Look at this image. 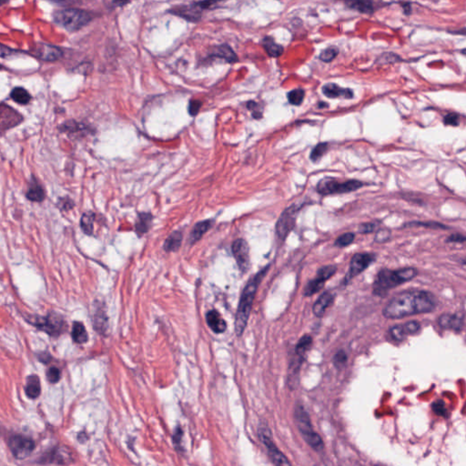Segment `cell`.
Segmentation results:
<instances>
[{"mask_svg":"<svg viewBox=\"0 0 466 466\" xmlns=\"http://www.w3.org/2000/svg\"><path fill=\"white\" fill-rule=\"evenodd\" d=\"M259 436L264 444L269 459L275 466H292L287 457L281 453L271 438V433L267 426H261L259 429Z\"/></svg>","mask_w":466,"mask_h":466,"instance_id":"9c48e42d","label":"cell"},{"mask_svg":"<svg viewBox=\"0 0 466 466\" xmlns=\"http://www.w3.org/2000/svg\"><path fill=\"white\" fill-rule=\"evenodd\" d=\"M8 447L17 459H25L34 451L36 443L30 437L13 435L8 439Z\"/></svg>","mask_w":466,"mask_h":466,"instance_id":"8fae6325","label":"cell"},{"mask_svg":"<svg viewBox=\"0 0 466 466\" xmlns=\"http://www.w3.org/2000/svg\"><path fill=\"white\" fill-rule=\"evenodd\" d=\"M182 239H183V235L181 232H179V231L173 232L165 240L164 245H163L164 250L167 252L178 251L181 246Z\"/></svg>","mask_w":466,"mask_h":466,"instance_id":"d4e9b609","label":"cell"},{"mask_svg":"<svg viewBox=\"0 0 466 466\" xmlns=\"http://www.w3.org/2000/svg\"><path fill=\"white\" fill-rule=\"evenodd\" d=\"M33 53L38 59L46 60V61H55V60H60L63 55L60 48L52 45H48V44L36 45L33 50Z\"/></svg>","mask_w":466,"mask_h":466,"instance_id":"9a60e30c","label":"cell"},{"mask_svg":"<svg viewBox=\"0 0 466 466\" xmlns=\"http://www.w3.org/2000/svg\"><path fill=\"white\" fill-rule=\"evenodd\" d=\"M10 97L14 101L17 102L18 104L22 105H27L31 100L30 93L23 88H16L12 90Z\"/></svg>","mask_w":466,"mask_h":466,"instance_id":"d6a6232c","label":"cell"},{"mask_svg":"<svg viewBox=\"0 0 466 466\" xmlns=\"http://www.w3.org/2000/svg\"><path fill=\"white\" fill-rule=\"evenodd\" d=\"M338 54H339L338 48L330 47V48H325L324 50L322 51V53L320 54V60L323 61V62H326V63L331 62V61L334 60Z\"/></svg>","mask_w":466,"mask_h":466,"instance_id":"f35d334b","label":"cell"},{"mask_svg":"<svg viewBox=\"0 0 466 466\" xmlns=\"http://www.w3.org/2000/svg\"><path fill=\"white\" fill-rule=\"evenodd\" d=\"M392 237V232L388 229H382L377 231L376 235L374 237V241L377 243H384L388 241Z\"/></svg>","mask_w":466,"mask_h":466,"instance_id":"7bdbcfd3","label":"cell"},{"mask_svg":"<svg viewBox=\"0 0 466 466\" xmlns=\"http://www.w3.org/2000/svg\"><path fill=\"white\" fill-rule=\"evenodd\" d=\"M323 94L327 98L330 99H335V98H344L347 100L353 99V91L351 89H343L340 88L337 84L327 83L325 84L322 89Z\"/></svg>","mask_w":466,"mask_h":466,"instance_id":"e0dca14e","label":"cell"},{"mask_svg":"<svg viewBox=\"0 0 466 466\" xmlns=\"http://www.w3.org/2000/svg\"><path fill=\"white\" fill-rule=\"evenodd\" d=\"M327 280L320 274H316V277L311 281H308L303 289V296L311 297L312 295L319 293L323 287Z\"/></svg>","mask_w":466,"mask_h":466,"instance_id":"603a6c76","label":"cell"},{"mask_svg":"<svg viewBox=\"0 0 466 466\" xmlns=\"http://www.w3.org/2000/svg\"><path fill=\"white\" fill-rule=\"evenodd\" d=\"M37 358L39 360V362H41L43 364L47 365V364H48V363L50 362V360L52 359V356H51L49 353H42L37 355Z\"/></svg>","mask_w":466,"mask_h":466,"instance_id":"681fc988","label":"cell"},{"mask_svg":"<svg viewBox=\"0 0 466 466\" xmlns=\"http://www.w3.org/2000/svg\"><path fill=\"white\" fill-rule=\"evenodd\" d=\"M355 239V234L353 233H346L339 236L335 240L334 245L339 248H344L351 245Z\"/></svg>","mask_w":466,"mask_h":466,"instance_id":"74e56055","label":"cell"},{"mask_svg":"<svg viewBox=\"0 0 466 466\" xmlns=\"http://www.w3.org/2000/svg\"><path fill=\"white\" fill-rule=\"evenodd\" d=\"M352 9H355L360 13L370 15L374 11L373 3L370 1H350L345 3Z\"/></svg>","mask_w":466,"mask_h":466,"instance_id":"1f68e13d","label":"cell"},{"mask_svg":"<svg viewBox=\"0 0 466 466\" xmlns=\"http://www.w3.org/2000/svg\"><path fill=\"white\" fill-rule=\"evenodd\" d=\"M213 226V221L212 220H206V221H200L194 226L192 230V233L190 235V244H195L197 241L201 239L205 233L209 231L210 228Z\"/></svg>","mask_w":466,"mask_h":466,"instance_id":"ffe728a7","label":"cell"},{"mask_svg":"<svg viewBox=\"0 0 466 466\" xmlns=\"http://www.w3.org/2000/svg\"><path fill=\"white\" fill-rule=\"evenodd\" d=\"M200 107H201L200 101L191 100L190 104H189V113L191 114L192 116H196L199 113Z\"/></svg>","mask_w":466,"mask_h":466,"instance_id":"bcb514c9","label":"cell"},{"mask_svg":"<svg viewBox=\"0 0 466 466\" xmlns=\"http://www.w3.org/2000/svg\"><path fill=\"white\" fill-rule=\"evenodd\" d=\"M72 340L77 344H84L89 340V334L84 324L80 322H74L71 331Z\"/></svg>","mask_w":466,"mask_h":466,"instance_id":"cb8c5ba5","label":"cell"},{"mask_svg":"<svg viewBox=\"0 0 466 466\" xmlns=\"http://www.w3.org/2000/svg\"><path fill=\"white\" fill-rule=\"evenodd\" d=\"M213 57L220 58L221 60H225L228 63H234L236 62L238 58L237 55L234 53L233 49L228 45H221L215 48V50L212 54Z\"/></svg>","mask_w":466,"mask_h":466,"instance_id":"4316f807","label":"cell"},{"mask_svg":"<svg viewBox=\"0 0 466 466\" xmlns=\"http://www.w3.org/2000/svg\"><path fill=\"white\" fill-rule=\"evenodd\" d=\"M288 100L294 106L300 105L305 98V91L302 89H295L290 91L287 95Z\"/></svg>","mask_w":466,"mask_h":466,"instance_id":"e575fe53","label":"cell"},{"mask_svg":"<svg viewBox=\"0 0 466 466\" xmlns=\"http://www.w3.org/2000/svg\"><path fill=\"white\" fill-rule=\"evenodd\" d=\"M302 206L303 204H293L281 213L276 223V234L281 240H285L289 234L293 232L296 225L300 209L302 208Z\"/></svg>","mask_w":466,"mask_h":466,"instance_id":"ba28073f","label":"cell"},{"mask_svg":"<svg viewBox=\"0 0 466 466\" xmlns=\"http://www.w3.org/2000/svg\"><path fill=\"white\" fill-rule=\"evenodd\" d=\"M93 325L94 329L96 330L97 333H99L100 334L104 335L108 331V317L106 311L104 309H102L101 307H99L94 313Z\"/></svg>","mask_w":466,"mask_h":466,"instance_id":"44dd1931","label":"cell"},{"mask_svg":"<svg viewBox=\"0 0 466 466\" xmlns=\"http://www.w3.org/2000/svg\"><path fill=\"white\" fill-rule=\"evenodd\" d=\"M12 53L13 50H11L10 48L0 44V57H6V56H9Z\"/></svg>","mask_w":466,"mask_h":466,"instance_id":"816d5d0a","label":"cell"},{"mask_svg":"<svg viewBox=\"0 0 466 466\" xmlns=\"http://www.w3.org/2000/svg\"><path fill=\"white\" fill-rule=\"evenodd\" d=\"M26 196L30 201L41 202L45 199V192L41 186L34 182L30 186Z\"/></svg>","mask_w":466,"mask_h":466,"instance_id":"4dcf8cb0","label":"cell"},{"mask_svg":"<svg viewBox=\"0 0 466 466\" xmlns=\"http://www.w3.org/2000/svg\"><path fill=\"white\" fill-rule=\"evenodd\" d=\"M294 421L307 444L317 452H321L324 446L323 439L313 429L309 413L305 410L302 404L298 403L295 405Z\"/></svg>","mask_w":466,"mask_h":466,"instance_id":"277c9868","label":"cell"},{"mask_svg":"<svg viewBox=\"0 0 466 466\" xmlns=\"http://www.w3.org/2000/svg\"><path fill=\"white\" fill-rule=\"evenodd\" d=\"M25 392L30 399H36L41 394V384L39 377L35 374L28 377L25 386Z\"/></svg>","mask_w":466,"mask_h":466,"instance_id":"7402d4cb","label":"cell"},{"mask_svg":"<svg viewBox=\"0 0 466 466\" xmlns=\"http://www.w3.org/2000/svg\"><path fill=\"white\" fill-rule=\"evenodd\" d=\"M42 463H58V464H65L67 458L61 455L59 450H52L49 453L43 456Z\"/></svg>","mask_w":466,"mask_h":466,"instance_id":"8d00e7d4","label":"cell"},{"mask_svg":"<svg viewBox=\"0 0 466 466\" xmlns=\"http://www.w3.org/2000/svg\"><path fill=\"white\" fill-rule=\"evenodd\" d=\"M27 321L52 338H59L67 333L68 328L66 319L56 311H50L46 316L30 317Z\"/></svg>","mask_w":466,"mask_h":466,"instance_id":"5b68a950","label":"cell"},{"mask_svg":"<svg viewBox=\"0 0 466 466\" xmlns=\"http://www.w3.org/2000/svg\"><path fill=\"white\" fill-rule=\"evenodd\" d=\"M90 13L78 8H65L55 13V22L69 31L80 30L91 20Z\"/></svg>","mask_w":466,"mask_h":466,"instance_id":"8992f818","label":"cell"},{"mask_svg":"<svg viewBox=\"0 0 466 466\" xmlns=\"http://www.w3.org/2000/svg\"><path fill=\"white\" fill-rule=\"evenodd\" d=\"M328 149H329V144L326 143V142H323V143H319L316 145L312 149L311 154H310V159H311V162H317L318 161H320L323 156L325 155V153L327 152Z\"/></svg>","mask_w":466,"mask_h":466,"instance_id":"836d02e7","label":"cell"},{"mask_svg":"<svg viewBox=\"0 0 466 466\" xmlns=\"http://www.w3.org/2000/svg\"><path fill=\"white\" fill-rule=\"evenodd\" d=\"M233 254L241 272H247L251 266L250 248L245 239H238L233 242Z\"/></svg>","mask_w":466,"mask_h":466,"instance_id":"7c38bea8","label":"cell"},{"mask_svg":"<svg viewBox=\"0 0 466 466\" xmlns=\"http://www.w3.org/2000/svg\"><path fill=\"white\" fill-rule=\"evenodd\" d=\"M269 269V265H267L263 269H261L250 279V281H248L243 289L235 318V332L238 336H241L245 330L251 314L253 300L255 299L257 293L258 287Z\"/></svg>","mask_w":466,"mask_h":466,"instance_id":"7a4b0ae2","label":"cell"},{"mask_svg":"<svg viewBox=\"0 0 466 466\" xmlns=\"http://www.w3.org/2000/svg\"><path fill=\"white\" fill-rule=\"evenodd\" d=\"M96 215L92 211L85 212L80 220V227L85 234L91 236L94 232V222Z\"/></svg>","mask_w":466,"mask_h":466,"instance_id":"f546056e","label":"cell"},{"mask_svg":"<svg viewBox=\"0 0 466 466\" xmlns=\"http://www.w3.org/2000/svg\"><path fill=\"white\" fill-rule=\"evenodd\" d=\"M181 437H182V431L180 428L177 429V431L175 432L173 435V441L175 445H179L180 444V441H181Z\"/></svg>","mask_w":466,"mask_h":466,"instance_id":"f907efd6","label":"cell"},{"mask_svg":"<svg viewBox=\"0 0 466 466\" xmlns=\"http://www.w3.org/2000/svg\"><path fill=\"white\" fill-rule=\"evenodd\" d=\"M312 342H313V340H312V337L311 335H303L297 342V344L295 346V350H294V353L297 356L305 360L306 353L311 350Z\"/></svg>","mask_w":466,"mask_h":466,"instance_id":"83f0119b","label":"cell"},{"mask_svg":"<svg viewBox=\"0 0 466 466\" xmlns=\"http://www.w3.org/2000/svg\"><path fill=\"white\" fill-rule=\"evenodd\" d=\"M335 294L331 293V292H324V293L317 299L315 303L312 306V312L315 316L318 318H323V315L327 311V309L330 308L334 302Z\"/></svg>","mask_w":466,"mask_h":466,"instance_id":"2e32d148","label":"cell"},{"mask_svg":"<svg viewBox=\"0 0 466 466\" xmlns=\"http://www.w3.org/2000/svg\"><path fill=\"white\" fill-rule=\"evenodd\" d=\"M347 361H348V355L343 350L338 351L333 357V363L335 367L338 369H341V367L346 365Z\"/></svg>","mask_w":466,"mask_h":466,"instance_id":"60d3db41","label":"cell"},{"mask_svg":"<svg viewBox=\"0 0 466 466\" xmlns=\"http://www.w3.org/2000/svg\"><path fill=\"white\" fill-rule=\"evenodd\" d=\"M446 241L452 243H464L466 241V237L459 233H454L449 236Z\"/></svg>","mask_w":466,"mask_h":466,"instance_id":"7dc6e473","label":"cell"},{"mask_svg":"<svg viewBox=\"0 0 466 466\" xmlns=\"http://www.w3.org/2000/svg\"><path fill=\"white\" fill-rule=\"evenodd\" d=\"M418 274V270L413 267H405L398 269H381L372 284V293L379 297H384L395 288L412 281Z\"/></svg>","mask_w":466,"mask_h":466,"instance_id":"3957f363","label":"cell"},{"mask_svg":"<svg viewBox=\"0 0 466 466\" xmlns=\"http://www.w3.org/2000/svg\"><path fill=\"white\" fill-rule=\"evenodd\" d=\"M438 300L430 292L412 290L398 293L383 308V315L387 319L429 313L436 309Z\"/></svg>","mask_w":466,"mask_h":466,"instance_id":"6da1fadb","label":"cell"},{"mask_svg":"<svg viewBox=\"0 0 466 466\" xmlns=\"http://www.w3.org/2000/svg\"><path fill=\"white\" fill-rule=\"evenodd\" d=\"M375 260H376V256L373 253H369V252L355 253L351 260L350 268L344 278V284H348L356 276H358L363 271H365L371 263L375 262Z\"/></svg>","mask_w":466,"mask_h":466,"instance_id":"30bf717a","label":"cell"},{"mask_svg":"<svg viewBox=\"0 0 466 466\" xmlns=\"http://www.w3.org/2000/svg\"><path fill=\"white\" fill-rule=\"evenodd\" d=\"M200 8V7L198 6L197 3H194L192 6H178L172 10V13L188 20L198 21L200 18V12L199 11Z\"/></svg>","mask_w":466,"mask_h":466,"instance_id":"d6986e66","label":"cell"},{"mask_svg":"<svg viewBox=\"0 0 466 466\" xmlns=\"http://www.w3.org/2000/svg\"><path fill=\"white\" fill-rule=\"evenodd\" d=\"M207 323L209 328L212 330L215 333H222L227 330V323L225 320L221 317L219 311L216 310L209 311L207 313Z\"/></svg>","mask_w":466,"mask_h":466,"instance_id":"ac0fdd59","label":"cell"},{"mask_svg":"<svg viewBox=\"0 0 466 466\" xmlns=\"http://www.w3.org/2000/svg\"><path fill=\"white\" fill-rule=\"evenodd\" d=\"M47 379L50 383H59L61 379V370L56 366H52L48 368L47 370Z\"/></svg>","mask_w":466,"mask_h":466,"instance_id":"b9f144b4","label":"cell"},{"mask_svg":"<svg viewBox=\"0 0 466 466\" xmlns=\"http://www.w3.org/2000/svg\"><path fill=\"white\" fill-rule=\"evenodd\" d=\"M152 221V216L150 213H140L137 217L136 224H135V229L137 236H142L145 233H148L150 230V224Z\"/></svg>","mask_w":466,"mask_h":466,"instance_id":"f1b7e54d","label":"cell"},{"mask_svg":"<svg viewBox=\"0 0 466 466\" xmlns=\"http://www.w3.org/2000/svg\"><path fill=\"white\" fill-rule=\"evenodd\" d=\"M263 46L266 52L271 58H279L283 53V47L277 44L274 39L270 36H266L263 38Z\"/></svg>","mask_w":466,"mask_h":466,"instance_id":"484cf974","label":"cell"},{"mask_svg":"<svg viewBox=\"0 0 466 466\" xmlns=\"http://www.w3.org/2000/svg\"><path fill=\"white\" fill-rule=\"evenodd\" d=\"M365 183L357 179H350L343 182H340L338 179L326 177L321 179L316 186V191L319 194L323 196L333 195V194H343L349 192H355L363 188Z\"/></svg>","mask_w":466,"mask_h":466,"instance_id":"52a82bcc","label":"cell"},{"mask_svg":"<svg viewBox=\"0 0 466 466\" xmlns=\"http://www.w3.org/2000/svg\"><path fill=\"white\" fill-rule=\"evenodd\" d=\"M400 5L402 6L403 8V11L406 14V15H410L411 12H412V7H411V3H408V2H405V3H400Z\"/></svg>","mask_w":466,"mask_h":466,"instance_id":"f5cc1de1","label":"cell"},{"mask_svg":"<svg viewBox=\"0 0 466 466\" xmlns=\"http://www.w3.org/2000/svg\"><path fill=\"white\" fill-rule=\"evenodd\" d=\"M60 207L61 209L68 210V209H71L72 208L74 207V202L72 201L71 200L65 199V200H63L60 201Z\"/></svg>","mask_w":466,"mask_h":466,"instance_id":"c3c4849f","label":"cell"},{"mask_svg":"<svg viewBox=\"0 0 466 466\" xmlns=\"http://www.w3.org/2000/svg\"><path fill=\"white\" fill-rule=\"evenodd\" d=\"M464 314L460 312L444 313L439 317L437 323L442 329L451 330L458 333L464 327Z\"/></svg>","mask_w":466,"mask_h":466,"instance_id":"5bb4252c","label":"cell"},{"mask_svg":"<svg viewBox=\"0 0 466 466\" xmlns=\"http://www.w3.org/2000/svg\"><path fill=\"white\" fill-rule=\"evenodd\" d=\"M443 123L444 125L453 126V127H457L460 123V118L459 115L456 113H449L443 118Z\"/></svg>","mask_w":466,"mask_h":466,"instance_id":"ee69618b","label":"cell"},{"mask_svg":"<svg viewBox=\"0 0 466 466\" xmlns=\"http://www.w3.org/2000/svg\"><path fill=\"white\" fill-rule=\"evenodd\" d=\"M421 331V324L417 321H410L403 324L395 325L390 329V335L395 341H401L408 336L416 334Z\"/></svg>","mask_w":466,"mask_h":466,"instance_id":"4fadbf2b","label":"cell"},{"mask_svg":"<svg viewBox=\"0 0 466 466\" xmlns=\"http://www.w3.org/2000/svg\"><path fill=\"white\" fill-rule=\"evenodd\" d=\"M427 227L431 229H442L445 230L447 227L443 225L440 222H435V221H412L410 223H407L404 225V227Z\"/></svg>","mask_w":466,"mask_h":466,"instance_id":"d590c367","label":"cell"},{"mask_svg":"<svg viewBox=\"0 0 466 466\" xmlns=\"http://www.w3.org/2000/svg\"><path fill=\"white\" fill-rule=\"evenodd\" d=\"M323 107H328V104H326V103H322V102H321V103L319 104V108H323Z\"/></svg>","mask_w":466,"mask_h":466,"instance_id":"db71d44e","label":"cell"},{"mask_svg":"<svg viewBox=\"0 0 466 466\" xmlns=\"http://www.w3.org/2000/svg\"><path fill=\"white\" fill-rule=\"evenodd\" d=\"M380 221H370L362 223L358 226V232L361 234H369L379 229Z\"/></svg>","mask_w":466,"mask_h":466,"instance_id":"ab89813d","label":"cell"},{"mask_svg":"<svg viewBox=\"0 0 466 466\" xmlns=\"http://www.w3.org/2000/svg\"><path fill=\"white\" fill-rule=\"evenodd\" d=\"M433 410L435 412V414L439 416H446L447 415V411L444 405V402L442 400H436L435 402L433 403Z\"/></svg>","mask_w":466,"mask_h":466,"instance_id":"f6af8a7d","label":"cell"}]
</instances>
